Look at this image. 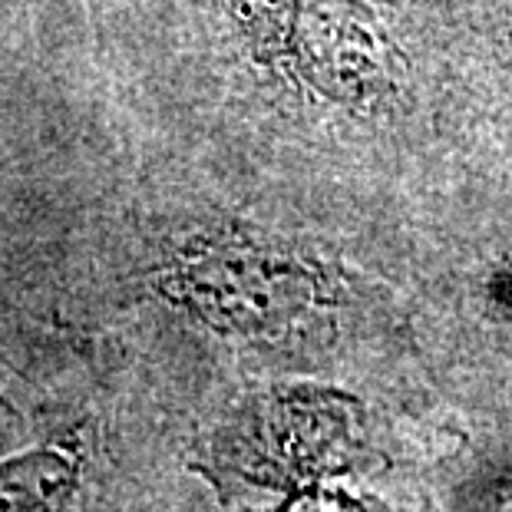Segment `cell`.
Returning a JSON list of instances; mask_svg holds the SVG:
<instances>
[{
    "label": "cell",
    "instance_id": "6da1fadb",
    "mask_svg": "<svg viewBox=\"0 0 512 512\" xmlns=\"http://www.w3.org/2000/svg\"><path fill=\"white\" fill-rule=\"evenodd\" d=\"M252 57L344 106L390 86L394 43L377 0H225Z\"/></svg>",
    "mask_w": 512,
    "mask_h": 512
},
{
    "label": "cell",
    "instance_id": "3957f363",
    "mask_svg": "<svg viewBox=\"0 0 512 512\" xmlns=\"http://www.w3.org/2000/svg\"><path fill=\"white\" fill-rule=\"evenodd\" d=\"M83 479V450L53 440L0 460V512H70Z\"/></svg>",
    "mask_w": 512,
    "mask_h": 512
},
{
    "label": "cell",
    "instance_id": "7a4b0ae2",
    "mask_svg": "<svg viewBox=\"0 0 512 512\" xmlns=\"http://www.w3.org/2000/svg\"><path fill=\"white\" fill-rule=\"evenodd\" d=\"M166 291L199 318L235 331H268L311 304L304 268L248 242H202L176 255Z\"/></svg>",
    "mask_w": 512,
    "mask_h": 512
}]
</instances>
